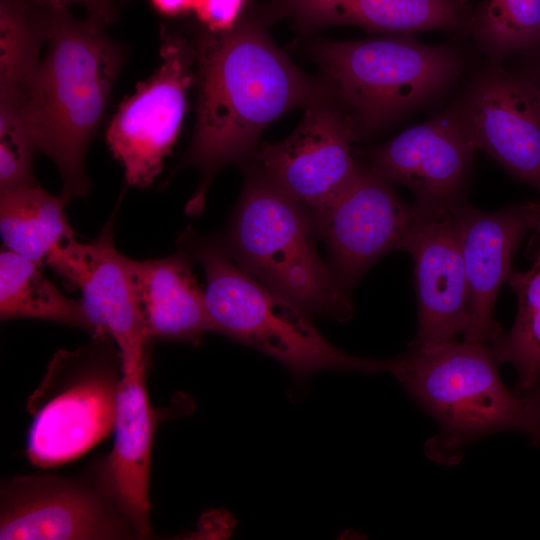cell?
Listing matches in <instances>:
<instances>
[{
    "label": "cell",
    "instance_id": "obj_9",
    "mask_svg": "<svg viewBox=\"0 0 540 540\" xmlns=\"http://www.w3.org/2000/svg\"><path fill=\"white\" fill-rule=\"evenodd\" d=\"M137 538L132 523L88 476H16L0 489L1 540Z\"/></svg>",
    "mask_w": 540,
    "mask_h": 540
},
{
    "label": "cell",
    "instance_id": "obj_18",
    "mask_svg": "<svg viewBox=\"0 0 540 540\" xmlns=\"http://www.w3.org/2000/svg\"><path fill=\"white\" fill-rule=\"evenodd\" d=\"M192 262L180 248L160 259L127 257L133 294L149 339L198 344L212 331L204 290L197 284Z\"/></svg>",
    "mask_w": 540,
    "mask_h": 540
},
{
    "label": "cell",
    "instance_id": "obj_2",
    "mask_svg": "<svg viewBox=\"0 0 540 540\" xmlns=\"http://www.w3.org/2000/svg\"><path fill=\"white\" fill-rule=\"evenodd\" d=\"M99 27L74 20L64 7H51L44 23L47 53L25 93L31 138L56 164L65 204L89 190L85 153L121 65L118 47Z\"/></svg>",
    "mask_w": 540,
    "mask_h": 540
},
{
    "label": "cell",
    "instance_id": "obj_22",
    "mask_svg": "<svg viewBox=\"0 0 540 540\" xmlns=\"http://www.w3.org/2000/svg\"><path fill=\"white\" fill-rule=\"evenodd\" d=\"M540 237V225L536 231ZM507 282L517 296L512 328L492 343L495 360L511 363L517 371V389L528 393L540 382V245L531 268L512 270Z\"/></svg>",
    "mask_w": 540,
    "mask_h": 540
},
{
    "label": "cell",
    "instance_id": "obj_23",
    "mask_svg": "<svg viewBox=\"0 0 540 540\" xmlns=\"http://www.w3.org/2000/svg\"><path fill=\"white\" fill-rule=\"evenodd\" d=\"M479 47L501 61L516 52L540 48V0H483L471 16Z\"/></svg>",
    "mask_w": 540,
    "mask_h": 540
},
{
    "label": "cell",
    "instance_id": "obj_13",
    "mask_svg": "<svg viewBox=\"0 0 540 540\" xmlns=\"http://www.w3.org/2000/svg\"><path fill=\"white\" fill-rule=\"evenodd\" d=\"M475 146L459 109L405 130L370 155L368 166L409 188L425 216L448 214L459 202Z\"/></svg>",
    "mask_w": 540,
    "mask_h": 540
},
{
    "label": "cell",
    "instance_id": "obj_8",
    "mask_svg": "<svg viewBox=\"0 0 540 540\" xmlns=\"http://www.w3.org/2000/svg\"><path fill=\"white\" fill-rule=\"evenodd\" d=\"M161 64L137 85L112 118L106 141L124 168L126 181L147 187L161 173L179 134L194 78L196 51L163 30Z\"/></svg>",
    "mask_w": 540,
    "mask_h": 540
},
{
    "label": "cell",
    "instance_id": "obj_16",
    "mask_svg": "<svg viewBox=\"0 0 540 540\" xmlns=\"http://www.w3.org/2000/svg\"><path fill=\"white\" fill-rule=\"evenodd\" d=\"M403 250L413 259L418 300V328L408 349L429 347L464 334L469 321L468 283L450 212L424 216Z\"/></svg>",
    "mask_w": 540,
    "mask_h": 540
},
{
    "label": "cell",
    "instance_id": "obj_10",
    "mask_svg": "<svg viewBox=\"0 0 540 540\" xmlns=\"http://www.w3.org/2000/svg\"><path fill=\"white\" fill-rule=\"evenodd\" d=\"M424 216L415 204L405 203L391 183L360 167L349 186L313 220L331 267L350 290L380 258L403 250Z\"/></svg>",
    "mask_w": 540,
    "mask_h": 540
},
{
    "label": "cell",
    "instance_id": "obj_11",
    "mask_svg": "<svg viewBox=\"0 0 540 540\" xmlns=\"http://www.w3.org/2000/svg\"><path fill=\"white\" fill-rule=\"evenodd\" d=\"M355 132L348 117L333 108L313 105L285 140L265 143L257 150L259 174L315 217L359 172L351 153Z\"/></svg>",
    "mask_w": 540,
    "mask_h": 540
},
{
    "label": "cell",
    "instance_id": "obj_19",
    "mask_svg": "<svg viewBox=\"0 0 540 540\" xmlns=\"http://www.w3.org/2000/svg\"><path fill=\"white\" fill-rule=\"evenodd\" d=\"M282 6L309 28L353 25L400 35L456 30L469 20L466 0H282Z\"/></svg>",
    "mask_w": 540,
    "mask_h": 540
},
{
    "label": "cell",
    "instance_id": "obj_21",
    "mask_svg": "<svg viewBox=\"0 0 540 540\" xmlns=\"http://www.w3.org/2000/svg\"><path fill=\"white\" fill-rule=\"evenodd\" d=\"M42 267L9 249L1 250V320L38 319L78 327L91 334L81 301L65 296L44 275Z\"/></svg>",
    "mask_w": 540,
    "mask_h": 540
},
{
    "label": "cell",
    "instance_id": "obj_5",
    "mask_svg": "<svg viewBox=\"0 0 540 540\" xmlns=\"http://www.w3.org/2000/svg\"><path fill=\"white\" fill-rule=\"evenodd\" d=\"M497 364L487 343L455 339L395 358L391 374L439 425L425 445L429 458L455 464L474 440L501 431L530 433L528 403L505 387Z\"/></svg>",
    "mask_w": 540,
    "mask_h": 540
},
{
    "label": "cell",
    "instance_id": "obj_17",
    "mask_svg": "<svg viewBox=\"0 0 540 540\" xmlns=\"http://www.w3.org/2000/svg\"><path fill=\"white\" fill-rule=\"evenodd\" d=\"M146 366L123 372L114 445L92 469L99 487L129 519L140 539L152 536L149 484L155 415L146 389Z\"/></svg>",
    "mask_w": 540,
    "mask_h": 540
},
{
    "label": "cell",
    "instance_id": "obj_24",
    "mask_svg": "<svg viewBox=\"0 0 540 540\" xmlns=\"http://www.w3.org/2000/svg\"><path fill=\"white\" fill-rule=\"evenodd\" d=\"M42 36L44 27L36 28L20 0H1L0 97L25 98L39 64Z\"/></svg>",
    "mask_w": 540,
    "mask_h": 540
},
{
    "label": "cell",
    "instance_id": "obj_26",
    "mask_svg": "<svg viewBox=\"0 0 540 540\" xmlns=\"http://www.w3.org/2000/svg\"><path fill=\"white\" fill-rule=\"evenodd\" d=\"M245 0H195L193 11L212 33L234 28Z\"/></svg>",
    "mask_w": 540,
    "mask_h": 540
},
{
    "label": "cell",
    "instance_id": "obj_15",
    "mask_svg": "<svg viewBox=\"0 0 540 540\" xmlns=\"http://www.w3.org/2000/svg\"><path fill=\"white\" fill-rule=\"evenodd\" d=\"M459 110L475 149L540 191V100L532 80L491 69Z\"/></svg>",
    "mask_w": 540,
    "mask_h": 540
},
{
    "label": "cell",
    "instance_id": "obj_27",
    "mask_svg": "<svg viewBox=\"0 0 540 540\" xmlns=\"http://www.w3.org/2000/svg\"><path fill=\"white\" fill-rule=\"evenodd\" d=\"M41 4H47L50 7H64L70 3H83L91 11L94 18V22L100 24L103 21H107L109 12L107 9L106 0H34Z\"/></svg>",
    "mask_w": 540,
    "mask_h": 540
},
{
    "label": "cell",
    "instance_id": "obj_28",
    "mask_svg": "<svg viewBox=\"0 0 540 540\" xmlns=\"http://www.w3.org/2000/svg\"><path fill=\"white\" fill-rule=\"evenodd\" d=\"M154 7L165 15H177L193 10L195 0H151Z\"/></svg>",
    "mask_w": 540,
    "mask_h": 540
},
{
    "label": "cell",
    "instance_id": "obj_12",
    "mask_svg": "<svg viewBox=\"0 0 540 540\" xmlns=\"http://www.w3.org/2000/svg\"><path fill=\"white\" fill-rule=\"evenodd\" d=\"M114 215L89 243L75 238L58 247L47 264L81 291L91 336L108 335L117 345L123 372L147 364V336L133 294L126 260L114 244Z\"/></svg>",
    "mask_w": 540,
    "mask_h": 540
},
{
    "label": "cell",
    "instance_id": "obj_30",
    "mask_svg": "<svg viewBox=\"0 0 540 540\" xmlns=\"http://www.w3.org/2000/svg\"><path fill=\"white\" fill-rule=\"evenodd\" d=\"M538 49H540V48H538ZM529 78H530V79L532 80V82L534 83V85H535V87H536V89H537V92H538L539 100H540V64H539V67H538V69H537L535 75H534V76H531V77H529Z\"/></svg>",
    "mask_w": 540,
    "mask_h": 540
},
{
    "label": "cell",
    "instance_id": "obj_6",
    "mask_svg": "<svg viewBox=\"0 0 540 540\" xmlns=\"http://www.w3.org/2000/svg\"><path fill=\"white\" fill-rule=\"evenodd\" d=\"M122 375L120 351L108 335L56 351L27 401L33 417L29 461L41 468L62 465L104 440L114 430Z\"/></svg>",
    "mask_w": 540,
    "mask_h": 540
},
{
    "label": "cell",
    "instance_id": "obj_14",
    "mask_svg": "<svg viewBox=\"0 0 540 540\" xmlns=\"http://www.w3.org/2000/svg\"><path fill=\"white\" fill-rule=\"evenodd\" d=\"M465 266L470 342L493 343L502 328L494 318L500 288L512 272V259L523 238L540 225V203L525 201L497 211H483L463 201L450 210Z\"/></svg>",
    "mask_w": 540,
    "mask_h": 540
},
{
    "label": "cell",
    "instance_id": "obj_29",
    "mask_svg": "<svg viewBox=\"0 0 540 540\" xmlns=\"http://www.w3.org/2000/svg\"><path fill=\"white\" fill-rule=\"evenodd\" d=\"M530 396L526 397L530 413H531V431L530 434L540 442V386L538 388H533Z\"/></svg>",
    "mask_w": 540,
    "mask_h": 540
},
{
    "label": "cell",
    "instance_id": "obj_3",
    "mask_svg": "<svg viewBox=\"0 0 540 540\" xmlns=\"http://www.w3.org/2000/svg\"><path fill=\"white\" fill-rule=\"evenodd\" d=\"M178 246L204 270L212 331L273 357L299 377L328 369L392 372L394 359L361 358L331 344L309 314L247 273L216 238L187 229L179 237Z\"/></svg>",
    "mask_w": 540,
    "mask_h": 540
},
{
    "label": "cell",
    "instance_id": "obj_4",
    "mask_svg": "<svg viewBox=\"0 0 540 540\" xmlns=\"http://www.w3.org/2000/svg\"><path fill=\"white\" fill-rule=\"evenodd\" d=\"M315 238L308 210L258 174L247 181L217 241L247 273L310 316L349 320V289L321 259Z\"/></svg>",
    "mask_w": 540,
    "mask_h": 540
},
{
    "label": "cell",
    "instance_id": "obj_7",
    "mask_svg": "<svg viewBox=\"0 0 540 540\" xmlns=\"http://www.w3.org/2000/svg\"><path fill=\"white\" fill-rule=\"evenodd\" d=\"M316 53L363 128H375L442 91L462 68L451 48L406 36L327 42Z\"/></svg>",
    "mask_w": 540,
    "mask_h": 540
},
{
    "label": "cell",
    "instance_id": "obj_25",
    "mask_svg": "<svg viewBox=\"0 0 540 540\" xmlns=\"http://www.w3.org/2000/svg\"><path fill=\"white\" fill-rule=\"evenodd\" d=\"M24 98L0 97V191L37 184L33 176V153Z\"/></svg>",
    "mask_w": 540,
    "mask_h": 540
},
{
    "label": "cell",
    "instance_id": "obj_1",
    "mask_svg": "<svg viewBox=\"0 0 540 540\" xmlns=\"http://www.w3.org/2000/svg\"><path fill=\"white\" fill-rule=\"evenodd\" d=\"M195 51L197 117L184 159L203 176L186 206V213L194 216L203 210L216 171L244 156L267 125L315 93L308 79L254 24L210 32Z\"/></svg>",
    "mask_w": 540,
    "mask_h": 540
},
{
    "label": "cell",
    "instance_id": "obj_20",
    "mask_svg": "<svg viewBox=\"0 0 540 540\" xmlns=\"http://www.w3.org/2000/svg\"><path fill=\"white\" fill-rule=\"evenodd\" d=\"M65 203L37 184L0 191V233L6 249L46 265L51 254L74 238Z\"/></svg>",
    "mask_w": 540,
    "mask_h": 540
}]
</instances>
